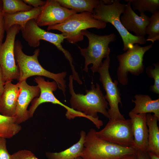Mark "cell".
Returning a JSON list of instances; mask_svg holds the SVG:
<instances>
[{"label":"cell","instance_id":"1","mask_svg":"<svg viewBox=\"0 0 159 159\" xmlns=\"http://www.w3.org/2000/svg\"><path fill=\"white\" fill-rule=\"evenodd\" d=\"M14 51L15 61L19 71V82L26 80L28 78L34 76L45 77L53 80L57 83L58 88L65 96L67 85L64 78L67 75L66 72L56 74L44 69L38 60L40 49H36L32 55H26L23 52L22 44L19 40L15 41Z\"/></svg>","mask_w":159,"mask_h":159},{"label":"cell","instance_id":"2","mask_svg":"<svg viewBox=\"0 0 159 159\" xmlns=\"http://www.w3.org/2000/svg\"><path fill=\"white\" fill-rule=\"evenodd\" d=\"M72 75L69 78V88L71 96L70 100L71 108L85 115L92 117H99L97 113H102L110 119L108 112V103L100 90V86L96 83V87L92 84L91 89L86 90V94H76L73 86Z\"/></svg>","mask_w":159,"mask_h":159},{"label":"cell","instance_id":"3","mask_svg":"<svg viewBox=\"0 0 159 159\" xmlns=\"http://www.w3.org/2000/svg\"><path fill=\"white\" fill-rule=\"evenodd\" d=\"M93 128L86 134L80 157L83 159H121L136 153L135 148L121 146L101 139Z\"/></svg>","mask_w":159,"mask_h":159},{"label":"cell","instance_id":"4","mask_svg":"<svg viewBox=\"0 0 159 159\" xmlns=\"http://www.w3.org/2000/svg\"><path fill=\"white\" fill-rule=\"evenodd\" d=\"M114 0L110 5L105 4L102 0L94 9L93 13L95 18L105 23H109L117 29L122 39L124 51L132 48L134 44L143 45L147 42L145 37H139L128 32L124 27L120 20V16L125 8L126 4Z\"/></svg>","mask_w":159,"mask_h":159},{"label":"cell","instance_id":"5","mask_svg":"<svg viewBox=\"0 0 159 159\" xmlns=\"http://www.w3.org/2000/svg\"><path fill=\"white\" fill-rule=\"evenodd\" d=\"M82 34L87 38L89 42L88 46L86 48L82 49L78 46L81 54L85 59L83 70L88 72V65L92 64L90 69L94 73L97 72L102 65V59L109 56L110 52L109 44L116 40V36L113 33L99 35L87 30H83Z\"/></svg>","mask_w":159,"mask_h":159},{"label":"cell","instance_id":"6","mask_svg":"<svg viewBox=\"0 0 159 159\" xmlns=\"http://www.w3.org/2000/svg\"><path fill=\"white\" fill-rule=\"evenodd\" d=\"M106 26V23L95 18L93 14L84 12L75 14L60 24L48 26L47 29L60 31L68 42L74 44L83 39V30L90 28L103 29Z\"/></svg>","mask_w":159,"mask_h":159},{"label":"cell","instance_id":"7","mask_svg":"<svg viewBox=\"0 0 159 159\" xmlns=\"http://www.w3.org/2000/svg\"><path fill=\"white\" fill-rule=\"evenodd\" d=\"M153 44L141 47L135 44L131 48L125 53L117 55L119 65L117 68L118 80L123 85L128 84L127 76L129 73L138 76L144 71L145 68L143 63V57L145 53L151 49Z\"/></svg>","mask_w":159,"mask_h":159},{"label":"cell","instance_id":"8","mask_svg":"<svg viewBox=\"0 0 159 159\" xmlns=\"http://www.w3.org/2000/svg\"><path fill=\"white\" fill-rule=\"evenodd\" d=\"M20 30L18 25L11 27L6 32L5 40L0 46V65L4 83L15 80L18 81L19 79V69L16 63L14 50L16 37Z\"/></svg>","mask_w":159,"mask_h":159},{"label":"cell","instance_id":"9","mask_svg":"<svg viewBox=\"0 0 159 159\" xmlns=\"http://www.w3.org/2000/svg\"><path fill=\"white\" fill-rule=\"evenodd\" d=\"M110 61L109 56L104 60L97 72L100 74L99 80L106 92L105 98L110 107L108 110L109 119L125 120L124 115L120 113L119 109V104L120 103L121 106L122 104L120 90L117 86L118 81L116 80L113 81L110 74L109 68Z\"/></svg>","mask_w":159,"mask_h":159},{"label":"cell","instance_id":"10","mask_svg":"<svg viewBox=\"0 0 159 159\" xmlns=\"http://www.w3.org/2000/svg\"><path fill=\"white\" fill-rule=\"evenodd\" d=\"M20 30L22 37L29 46L37 47L40 45V40L46 41L54 45L62 52L69 62L72 61L73 58L70 53L64 49L61 44L64 40L67 39L62 34H55L45 31L37 24L34 19L29 21L24 28Z\"/></svg>","mask_w":159,"mask_h":159},{"label":"cell","instance_id":"11","mask_svg":"<svg viewBox=\"0 0 159 159\" xmlns=\"http://www.w3.org/2000/svg\"><path fill=\"white\" fill-rule=\"evenodd\" d=\"M96 132L98 137L105 140L121 146L135 148L130 119H109L105 127Z\"/></svg>","mask_w":159,"mask_h":159},{"label":"cell","instance_id":"12","mask_svg":"<svg viewBox=\"0 0 159 159\" xmlns=\"http://www.w3.org/2000/svg\"><path fill=\"white\" fill-rule=\"evenodd\" d=\"M77 13L73 10L62 6L57 0H47L35 20L39 27L48 26L60 24Z\"/></svg>","mask_w":159,"mask_h":159},{"label":"cell","instance_id":"13","mask_svg":"<svg viewBox=\"0 0 159 159\" xmlns=\"http://www.w3.org/2000/svg\"><path fill=\"white\" fill-rule=\"evenodd\" d=\"M17 84L20 92L14 117L16 122L20 124L30 118L27 110L28 106L33 99L39 97L40 91L37 85H29L26 80L18 82Z\"/></svg>","mask_w":159,"mask_h":159},{"label":"cell","instance_id":"14","mask_svg":"<svg viewBox=\"0 0 159 159\" xmlns=\"http://www.w3.org/2000/svg\"><path fill=\"white\" fill-rule=\"evenodd\" d=\"M125 1L127 3L120 18L122 25L128 32L134 33L135 36L145 37L150 17L145 13H140L138 16L132 9L131 2L128 0Z\"/></svg>","mask_w":159,"mask_h":159},{"label":"cell","instance_id":"15","mask_svg":"<svg viewBox=\"0 0 159 159\" xmlns=\"http://www.w3.org/2000/svg\"><path fill=\"white\" fill-rule=\"evenodd\" d=\"M145 113L135 114L130 112L129 116L132 124L134 148L137 151H146L148 143V128Z\"/></svg>","mask_w":159,"mask_h":159},{"label":"cell","instance_id":"16","mask_svg":"<svg viewBox=\"0 0 159 159\" xmlns=\"http://www.w3.org/2000/svg\"><path fill=\"white\" fill-rule=\"evenodd\" d=\"M20 90L17 84L11 81L4 83V89L0 95V113L9 117H14L16 112Z\"/></svg>","mask_w":159,"mask_h":159},{"label":"cell","instance_id":"17","mask_svg":"<svg viewBox=\"0 0 159 159\" xmlns=\"http://www.w3.org/2000/svg\"><path fill=\"white\" fill-rule=\"evenodd\" d=\"M42 6L34 8L31 10L17 12L13 14H3L5 31H7L13 25H18L21 29H24L30 20H35L40 13Z\"/></svg>","mask_w":159,"mask_h":159},{"label":"cell","instance_id":"18","mask_svg":"<svg viewBox=\"0 0 159 159\" xmlns=\"http://www.w3.org/2000/svg\"><path fill=\"white\" fill-rule=\"evenodd\" d=\"M134 97L135 100H132L135 106L130 112L135 114L153 113L159 120V99L152 100L147 95L136 94Z\"/></svg>","mask_w":159,"mask_h":159},{"label":"cell","instance_id":"19","mask_svg":"<svg viewBox=\"0 0 159 159\" xmlns=\"http://www.w3.org/2000/svg\"><path fill=\"white\" fill-rule=\"evenodd\" d=\"M86 132L82 130L80 138L77 142L65 150L59 152H47L46 155L48 159H73L80 156L84 148Z\"/></svg>","mask_w":159,"mask_h":159},{"label":"cell","instance_id":"20","mask_svg":"<svg viewBox=\"0 0 159 159\" xmlns=\"http://www.w3.org/2000/svg\"><path fill=\"white\" fill-rule=\"evenodd\" d=\"M158 118L150 113L146 114V124L148 128V146L147 152H153L159 155V129Z\"/></svg>","mask_w":159,"mask_h":159},{"label":"cell","instance_id":"21","mask_svg":"<svg viewBox=\"0 0 159 159\" xmlns=\"http://www.w3.org/2000/svg\"><path fill=\"white\" fill-rule=\"evenodd\" d=\"M62 6L73 10L77 13L88 12L93 13L95 8L100 3L98 0H57Z\"/></svg>","mask_w":159,"mask_h":159},{"label":"cell","instance_id":"22","mask_svg":"<svg viewBox=\"0 0 159 159\" xmlns=\"http://www.w3.org/2000/svg\"><path fill=\"white\" fill-rule=\"evenodd\" d=\"M21 129L20 124L16 122L14 117L0 114V137L10 138L18 133Z\"/></svg>","mask_w":159,"mask_h":159},{"label":"cell","instance_id":"23","mask_svg":"<svg viewBox=\"0 0 159 159\" xmlns=\"http://www.w3.org/2000/svg\"><path fill=\"white\" fill-rule=\"evenodd\" d=\"M2 11L3 14H11L28 11L33 8L25 4L23 0H2Z\"/></svg>","mask_w":159,"mask_h":159},{"label":"cell","instance_id":"24","mask_svg":"<svg viewBox=\"0 0 159 159\" xmlns=\"http://www.w3.org/2000/svg\"><path fill=\"white\" fill-rule=\"evenodd\" d=\"M133 11L138 10L141 14L148 11L152 14L159 10V0H128Z\"/></svg>","mask_w":159,"mask_h":159},{"label":"cell","instance_id":"25","mask_svg":"<svg viewBox=\"0 0 159 159\" xmlns=\"http://www.w3.org/2000/svg\"><path fill=\"white\" fill-rule=\"evenodd\" d=\"M145 33L148 35L147 41H150L153 44L156 41L159 40V10L152 14L150 17Z\"/></svg>","mask_w":159,"mask_h":159},{"label":"cell","instance_id":"26","mask_svg":"<svg viewBox=\"0 0 159 159\" xmlns=\"http://www.w3.org/2000/svg\"><path fill=\"white\" fill-rule=\"evenodd\" d=\"M154 67L151 66L147 67L146 72L149 77L154 79V83L149 87V90L153 92L159 94V63H153Z\"/></svg>","mask_w":159,"mask_h":159},{"label":"cell","instance_id":"27","mask_svg":"<svg viewBox=\"0 0 159 159\" xmlns=\"http://www.w3.org/2000/svg\"><path fill=\"white\" fill-rule=\"evenodd\" d=\"M12 159H39L31 151L26 150H19L11 155Z\"/></svg>","mask_w":159,"mask_h":159},{"label":"cell","instance_id":"28","mask_svg":"<svg viewBox=\"0 0 159 159\" xmlns=\"http://www.w3.org/2000/svg\"><path fill=\"white\" fill-rule=\"evenodd\" d=\"M0 159H12L6 148V139L0 137Z\"/></svg>","mask_w":159,"mask_h":159},{"label":"cell","instance_id":"29","mask_svg":"<svg viewBox=\"0 0 159 159\" xmlns=\"http://www.w3.org/2000/svg\"><path fill=\"white\" fill-rule=\"evenodd\" d=\"M5 31L2 8L0 9V46L3 43L4 33Z\"/></svg>","mask_w":159,"mask_h":159},{"label":"cell","instance_id":"30","mask_svg":"<svg viewBox=\"0 0 159 159\" xmlns=\"http://www.w3.org/2000/svg\"><path fill=\"white\" fill-rule=\"evenodd\" d=\"M23 1L26 4L37 8L43 6L46 1L41 0H24Z\"/></svg>","mask_w":159,"mask_h":159},{"label":"cell","instance_id":"31","mask_svg":"<svg viewBox=\"0 0 159 159\" xmlns=\"http://www.w3.org/2000/svg\"><path fill=\"white\" fill-rule=\"evenodd\" d=\"M137 159H149L147 151H137Z\"/></svg>","mask_w":159,"mask_h":159},{"label":"cell","instance_id":"32","mask_svg":"<svg viewBox=\"0 0 159 159\" xmlns=\"http://www.w3.org/2000/svg\"><path fill=\"white\" fill-rule=\"evenodd\" d=\"M4 83H5L4 81L2 71L0 65V95L4 89Z\"/></svg>","mask_w":159,"mask_h":159},{"label":"cell","instance_id":"33","mask_svg":"<svg viewBox=\"0 0 159 159\" xmlns=\"http://www.w3.org/2000/svg\"><path fill=\"white\" fill-rule=\"evenodd\" d=\"M149 159H159V155L150 151L147 152Z\"/></svg>","mask_w":159,"mask_h":159},{"label":"cell","instance_id":"34","mask_svg":"<svg viewBox=\"0 0 159 159\" xmlns=\"http://www.w3.org/2000/svg\"><path fill=\"white\" fill-rule=\"evenodd\" d=\"M137 152L135 153L127 156L121 159H137Z\"/></svg>","mask_w":159,"mask_h":159},{"label":"cell","instance_id":"35","mask_svg":"<svg viewBox=\"0 0 159 159\" xmlns=\"http://www.w3.org/2000/svg\"><path fill=\"white\" fill-rule=\"evenodd\" d=\"M102 1L105 4L110 5L113 3L114 0H102Z\"/></svg>","mask_w":159,"mask_h":159},{"label":"cell","instance_id":"36","mask_svg":"<svg viewBox=\"0 0 159 159\" xmlns=\"http://www.w3.org/2000/svg\"><path fill=\"white\" fill-rule=\"evenodd\" d=\"M2 0H0V9L2 8Z\"/></svg>","mask_w":159,"mask_h":159},{"label":"cell","instance_id":"37","mask_svg":"<svg viewBox=\"0 0 159 159\" xmlns=\"http://www.w3.org/2000/svg\"><path fill=\"white\" fill-rule=\"evenodd\" d=\"M73 159H83L80 156V157H79L76 158H74Z\"/></svg>","mask_w":159,"mask_h":159}]
</instances>
